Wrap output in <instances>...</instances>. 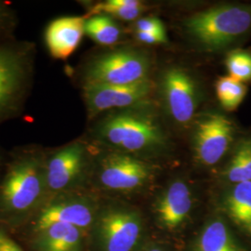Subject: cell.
I'll return each mask as SVG.
<instances>
[{
	"label": "cell",
	"instance_id": "obj_12",
	"mask_svg": "<svg viewBox=\"0 0 251 251\" xmlns=\"http://www.w3.org/2000/svg\"><path fill=\"white\" fill-rule=\"evenodd\" d=\"M162 93L167 108L179 124H188L198 106V89L193 76L179 67H171L162 76Z\"/></svg>",
	"mask_w": 251,
	"mask_h": 251
},
{
	"label": "cell",
	"instance_id": "obj_5",
	"mask_svg": "<svg viewBox=\"0 0 251 251\" xmlns=\"http://www.w3.org/2000/svg\"><path fill=\"white\" fill-rule=\"evenodd\" d=\"M100 201L98 194L91 190L50 197L36 214L12 234L21 242L50 225L65 224L76 226L89 235L98 212Z\"/></svg>",
	"mask_w": 251,
	"mask_h": 251
},
{
	"label": "cell",
	"instance_id": "obj_24",
	"mask_svg": "<svg viewBox=\"0 0 251 251\" xmlns=\"http://www.w3.org/2000/svg\"><path fill=\"white\" fill-rule=\"evenodd\" d=\"M0 251H26L14 235L0 225Z\"/></svg>",
	"mask_w": 251,
	"mask_h": 251
},
{
	"label": "cell",
	"instance_id": "obj_26",
	"mask_svg": "<svg viewBox=\"0 0 251 251\" xmlns=\"http://www.w3.org/2000/svg\"><path fill=\"white\" fill-rule=\"evenodd\" d=\"M136 37L138 40L145 44H161L167 42V35L164 33H145L136 32Z\"/></svg>",
	"mask_w": 251,
	"mask_h": 251
},
{
	"label": "cell",
	"instance_id": "obj_8",
	"mask_svg": "<svg viewBox=\"0 0 251 251\" xmlns=\"http://www.w3.org/2000/svg\"><path fill=\"white\" fill-rule=\"evenodd\" d=\"M148 55L130 48L94 55L81 69L82 88L96 85H128L148 78Z\"/></svg>",
	"mask_w": 251,
	"mask_h": 251
},
{
	"label": "cell",
	"instance_id": "obj_1",
	"mask_svg": "<svg viewBox=\"0 0 251 251\" xmlns=\"http://www.w3.org/2000/svg\"><path fill=\"white\" fill-rule=\"evenodd\" d=\"M46 150L39 144L22 145L7 153L0 173V225L15 233L49 198Z\"/></svg>",
	"mask_w": 251,
	"mask_h": 251
},
{
	"label": "cell",
	"instance_id": "obj_19",
	"mask_svg": "<svg viewBox=\"0 0 251 251\" xmlns=\"http://www.w3.org/2000/svg\"><path fill=\"white\" fill-rule=\"evenodd\" d=\"M85 34L99 45L112 47L118 43L122 31L115 19L107 15H94L86 20Z\"/></svg>",
	"mask_w": 251,
	"mask_h": 251
},
{
	"label": "cell",
	"instance_id": "obj_18",
	"mask_svg": "<svg viewBox=\"0 0 251 251\" xmlns=\"http://www.w3.org/2000/svg\"><path fill=\"white\" fill-rule=\"evenodd\" d=\"M147 9L143 2L138 0H106L90 5L85 16L107 15L122 21H133Z\"/></svg>",
	"mask_w": 251,
	"mask_h": 251
},
{
	"label": "cell",
	"instance_id": "obj_3",
	"mask_svg": "<svg viewBox=\"0 0 251 251\" xmlns=\"http://www.w3.org/2000/svg\"><path fill=\"white\" fill-rule=\"evenodd\" d=\"M36 46L9 39L0 42V124L18 116L33 85Z\"/></svg>",
	"mask_w": 251,
	"mask_h": 251
},
{
	"label": "cell",
	"instance_id": "obj_4",
	"mask_svg": "<svg viewBox=\"0 0 251 251\" xmlns=\"http://www.w3.org/2000/svg\"><path fill=\"white\" fill-rule=\"evenodd\" d=\"M98 148L86 140L46 150V179L49 198L90 190Z\"/></svg>",
	"mask_w": 251,
	"mask_h": 251
},
{
	"label": "cell",
	"instance_id": "obj_23",
	"mask_svg": "<svg viewBox=\"0 0 251 251\" xmlns=\"http://www.w3.org/2000/svg\"><path fill=\"white\" fill-rule=\"evenodd\" d=\"M17 16L10 4L0 0V42L11 39L16 27Z\"/></svg>",
	"mask_w": 251,
	"mask_h": 251
},
{
	"label": "cell",
	"instance_id": "obj_21",
	"mask_svg": "<svg viewBox=\"0 0 251 251\" xmlns=\"http://www.w3.org/2000/svg\"><path fill=\"white\" fill-rule=\"evenodd\" d=\"M246 85L227 75L220 77L216 83V93L223 107L232 111L238 107L247 94Z\"/></svg>",
	"mask_w": 251,
	"mask_h": 251
},
{
	"label": "cell",
	"instance_id": "obj_20",
	"mask_svg": "<svg viewBox=\"0 0 251 251\" xmlns=\"http://www.w3.org/2000/svg\"><path fill=\"white\" fill-rule=\"evenodd\" d=\"M225 176L234 184L251 181V138L243 140L237 145Z\"/></svg>",
	"mask_w": 251,
	"mask_h": 251
},
{
	"label": "cell",
	"instance_id": "obj_22",
	"mask_svg": "<svg viewBox=\"0 0 251 251\" xmlns=\"http://www.w3.org/2000/svg\"><path fill=\"white\" fill-rule=\"evenodd\" d=\"M226 68L229 76L240 82L251 80V54L242 50L232 51L228 54Z\"/></svg>",
	"mask_w": 251,
	"mask_h": 251
},
{
	"label": "cell",
	"instance_id": "obj_13",
	"mask_svg": "<svg viewBox=\"0 0 251 251\" xmlns=\"http://www.w3.org/2000/svg\"><path fill=\"white\" fill-rule=\"evenodd\" d=\"M20 243L27 251H87L89 235L76 226L57 224Z\"/></svg>",
	"mask_w": 251,
	"mask_h": 251
},
{
	"label": "cell",
	"instance_id": "obj_25",
	"mask_svg": "<svg viewBox=\"0 0 251 251\" xmlns=\"http://www.w3.org/2000/svg\"><path fill=\"white\" fill-rule=\"evenodd\" d=\"M136 32L145 33H164L165 27L159 19L148 17L138 20L136 22Z\"/></svg>",
	"mask_w": 251,
	"mask_h": 251
},
{
	"label": "cell",
	"instance_id": "obj_11",
	"mask_svg": "<svg viewBox=\"0 0 251 251\" xmlns=\"http://www.w3.org/2000/svg\"><path fill=\"white\" fill-rule=\"evenodd\" d=\"M232 121L218 113L203 115L194 133L195 153L198 161L213 166L224 157L233 141Z\"/></svg>",
	"mask_w": 251,
	"mask_h": 251
},
{
	"label": "cell",
	"instance_id": "obj_2",
	"mask_svg": "<svg viewBox=\"0 0 251 251\" xmlns=\"http://www.w3.org/2000/svg\"><path fill=\"white\" fill-rule=\"evenodd\" d=\"M102 114L90 129V143L102 150L133 154L159 151L167 145L157 117L143 105Z\"/></svg>",
	"mask_w": 251,
	"mask_h": 251
},
{
	"label": "cell",
	"instance_id": "obj_17",
	"mask_svg": "<svg viewBox=\"0 0 251 251\" xmlns=\"http://www.w3.org/2000/svg\"><path fill=\"white\" fill-rule=\"evenodd\" d=\"M197 251H241L228 225L220 219L207 223L199 234Z\"/></svg>",
	"mask_w": 251,
	"mask_h": 251
},
{
	"label": "cell",
	"instance_id": "obj_28",
	"mask_svg": "<svg viewBox=\"0 0 251 251\" xmlns=\"http://www.w3.org/2000/svg\"><path fill=\"white\" fill-rule=\"evenodd\" d=\"M148 251H163L161 249H158V248H155V249H151Z\"/></svg>",
	"mask_w": 251,
	"mask_h": 251
},
{
	"label": "cell",
	"instance_id": "obj_14",
	"mask_svg": "<svg viewBox=\"0 0 251 251\" xmlns=\"http://www.w3.org/2000/svg\"><path fill=\"white\" fill-rule=\"evenodd\" d=\"M87 17L64 16L52 20L46 28L44 38L50 55L56 60H67L81 43Z\"/></svg>",
	"mask_w": 251,
	"mask_h": 251
},
{
	"label": "cell",
	"instance_id": "obj_15",
	"mask_svg": "<svg viewBox=\"0 0 251 251\" xmlns=\"http://www.w3.org/2000/svg\"><path fill=\"white\" fill-rule=\"evenodd\" d=\"M192 194L182 180H175L157 199L155 213L160 225L174 230L187 219L192 208Z\"/></svg>",
	"mask_w": 251,
	"mask_h": 251
},
{
	"label": "cell",
	"instance_id": "obj_6",
	"mask_svg": "<svg viewBox=\"0 0 251 251\" xmlns=\"http://www.w3.org/2000/svg\"><path fill=\"white\" fill-rule=\"evenodd\" d=\"M184 27L197 43L207 50H220L232 44L251 28V8L223 5L196 13Z\"/></svg>",
	"mask_w": 251,
	"mask_h": 251
},
{
	"label": "cell",
	"instance_id": "obj_10",
	"mask_svg": "<svg viewBox=\"0 0 251 251\" xmlns=\"http://www.w3.org/2000/svg\"><path fill=\"white\" fill-rule=\"evenodd\" d=\"M153 83L149 78L128 85H96L82 88L89 120L111 111L133 107L149 97Z\"/></svg>",
	"mask_w": 251,
	"mask_h": 251
},
{
	"label": "cell",
	"instance_id": "obj_16",
	"mask_svg": "<svg viewBox=\"0 0 251 251\" xmlns=\"http://www.w3.org/2000/svg\"><path fill=\"white\" fill-rule=\"evenodd\" d=\"M225 207L233 223L251 236V181L234 184L225 196Z\"/></svg>",
	"mask_w": 251,
	"mask_h": 251
},
{
	"label": "cell",
	"instance_id": "obj_9",
	"mask_svg": "<svg viewBox=\"0 0 251 251\" xmlns=\"http://www.w3.org/2000/svg\"><path fill=\"white\" fill-rule=\"evenodd\" d=\"M152 168L126 152L98 148L90 180L92 192L121 194L145 185L152 177Z\"/></svg>",
	"mask_w": 251,
	"mask_h": 251
},
{
	"label": "cell",
	"instance_id": "obj_27",
	"mask_svg": "<svg viewBox=\"0 0 251 251\" xmlns=\"http://www.w3.org/2000/svg\"><path fill=\"white\" fill-rule=\"evenodd\" d=\"M6 158H7V153L3 152V150L0 147V173L3 170V167H4L5 162H6Z\"/></svg>",
	"mask_w": 251,
	"mask_h": 251
},
{
	"label": "cell",
	"instance_id": "obj_7",
	"mask_svg": "<svg viewBox=\"0 0 251 251\" xmlns=\"http://www.w3.org/2000/svg\"><path fill=\"white\" fill-rule=\"evenodd\" d=\"M143 232L142 219L132 209L100 198L89 232L91 251H132Z\"/></svg>",
	"mask_w": 251,
	"mask_h": 251
}]
</instances>
